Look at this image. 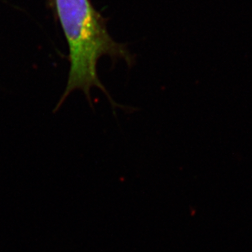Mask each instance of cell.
<instances>
[{"mask_svg": "<svg viewBox=\"0 0 252 252\" xmlns=\"http://www.w3.org/2000/svg\"><path fill=\"white\" fill-rule=\"evenodd\" d=\"M69 53V71L66 88L56 110L74 91L84 93L89 102L91 89L98 88L107 95L113 107L118 106L101 84L97 74L98 61L103 56L124 60L132 65L135 58L126 45L117 43L106 27V19L93 7L90 0H51Z\"/></svg>", "mask_w": 252, "mask_h": 252, "instance_id": "obj_1", "label": "cell"}]
</instances>
